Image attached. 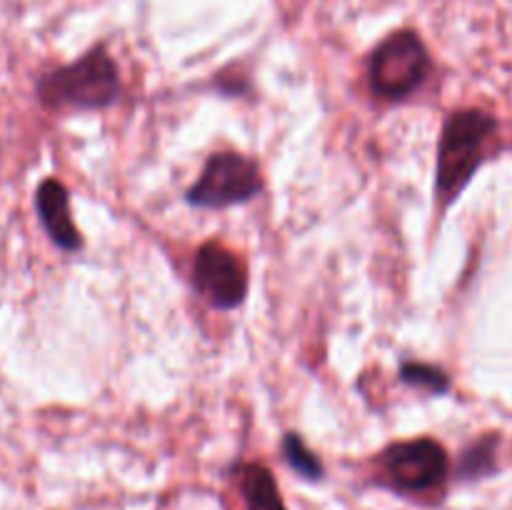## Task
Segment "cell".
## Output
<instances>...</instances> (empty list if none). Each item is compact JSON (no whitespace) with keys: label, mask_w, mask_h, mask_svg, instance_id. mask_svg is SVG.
Here are the masks:
<instances>
[{"label":"cell","mask_w":512,"mask_h":510,"mask_svg":"<svg viewBox=\"0 0 512 510\" xmlns=\"http://www.w3.org/2000/svg\"><path fill=\"white\" fill-rule=\"evenodd\" d=\"M498 120L485 110H458L445 120L438 145L435 190L440 203H453L485 158V143L493 138Z\"/></svg>","instance_id":"6da1fadb"},{"label":"cell","mask_w":512,"mask_h":510,"mask_svg":"<svg viewBox=\"0 0 512 510\" xmlns=\"http://www.w3.org/2000/svg\"><path fill=\"white\" fill-rule=\"evenodd\" d=\"M118 95V65L100 45L75 63L45 73L38 83L40 103L53 110H100L113 105Z\"/></svg>","instance_id":"7a4b0ae2"},{"label":"cell","mask_w":512,"mask_h":510,"mask_svg":"<svg viewBox=\"0 0 512 510\" xmlns=\"http://www.w3.org/2000/svg\"><path fill=\"white\" fill-rule=\"evenodd\" d=\"M428 73V48L413 30L388 35L368 60L370 88L383 100H405L425 83Z\"/></svg>","instance_id":"3957f363"},{"label":"cell","mask_w":512,"mask_h":510,"mask_svg":"<svg viewBox=\"0 0 512 510\" xmlns=\"http://www.w3.org/2000/svg\"><path fill=\"white\" fill-rule=\"evenodd\" d=\"M380 483L400 495L433 493L448 478V453L433 438L403 440L383 450Z\"/></svg>","instance_id":"277c9868"},{"label":"cell","mask_w":512,"mask_h":510,"mask_svg":"<svg viewBox=\"0 0 512 510\" xmlns=\"http://www.w3.org/2000/svg\"><path fill=\"white\" fill-rule=\"evenodd\" d=\"M263 190L258 165L240 153H215L205 163L198 183L185 193L195 208H228L253 200Z\"/></svg>","instance_id":"5b68a950"},{"label":"cell","mask_w":512,"mask_h":510,"mask_svg":"<svg viewBox=\"0 0 512 510\" xmlns=\"http://www.w3.org/2000/svg\"><path fill=\"white\" fill-rule=\"evenodd\" d=\"M193 283L218 310H233L248 295V270L243 260L220 243H205L195 255Z\"/></svg>","instance_id":"8992f818"},{"label":"cell","mask_w":512,"mask_h":510,"mask_svg":"<svg viewBox=\"0 0 512 510\" xmlns=\"http://www.w3.org/2000/svg\"><path fill=\"white\" fill-rule=\"evenodd\" d=\"M35 205H38L40 223L48 230L50 240H53L60 250H65V253L80 250L83 238H80L78 228H75L73 218H70L68 188L55 178L43 180L38 193H35Z\"/></svg>","instance_id":"52a82bcc"},{"label":"cell","mask_w":512,"mask_h":510,"mask_svg":"<svg viewBox=\"0 0 512 510\" xmlns=\"http://www.w3.org/2000/svg\"><path fill=\"white\" fill-rule=\"evenodd\" d=\"M238 483L245 510H285L273 475L260 463L238 465Z\"/></svg>","instance_id":"ba28073f"},{"label":"cell","mask_w":512,"mask_h":510,"mask_svg":"<svg viewBox=\"0 0 512 510\" xmlns=\"http://www.w3.org/2000/svg\"><path fill=\"white\" fill-rule=\"evenodd\" d=\"M400 380L410 388L425 390L430 395H443L450 390L448 373L428 363H405L400 368Z\"/></svg>","instance_id":"9c48e42d"},{"label":"cell","mask_w":512,"mask_h":510,"mask_svg":"<svg viewBox=\"0 0 512 510\" xmlns=\"http://www.w3.org/2000/svg\"><path fill=\"white\" fill-rule=\"evenodd\" d=\"M283 455H285V460H288L290 468H293L295 473L303 475V478H308V480L323 478V473H325L323 463H320L318 455H315L313 450L303 443V438H300L298 433L285 435Z\"/></svg>","instance_id":"30bf717a"},{"label":"cell","mask_w":512,"mask_h":510,"mask_svg":"<svg viewBox=\"0 0 512 510\" xmlns=\"http://www.w3.org/2000/svg\"><path fill=\"white\" fill-rule=\"evenodd\" d=\"M495 445H498L495 438H483L473 448L465 450L463 458H460V478H483V475H488L495 465Z\"/></svg>","instance_id":"8fae6325"}]
</instances>
